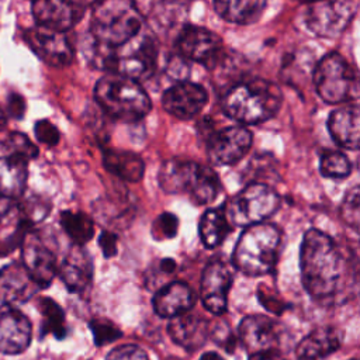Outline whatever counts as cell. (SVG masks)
<instances>
[{
	"label": "cell",
	"instance_id": "obj_46",
	"mask_svg": "<svg viewBox=\"0 0 360 360\" xmlns=\"http://www.w3.org/2000/svg\"><path fill=\"white\" fill-rule=\"evenodd\" d=\"M198 360H224V357L215 352H207Z\"/></svg>",
	"mask_w": 360,
	"mask_h": 360
},
{
	"label": "cell",
	"instance_id": "obj_32",
	"mask_svg": "<svg viewBox=\"0 0 360 360\" xmlns=\"http://www.w3.org/2000/svg\"><path fill=\"white\" fill-rule=\"evenodd\" d=\"M15 205L18 208V224L28 229L34 224L42 221V218H45L49 212V204L37 195L21 198Z\"/></svg>",
	"mask_w": 360,
	"mask_h": 360
},
{
	"label": "cell",
	"instance_id": "obj_7",
	"mask_svg": "<svg viewBox=\"0 0 360 360\" xmlns=\"http://www.w3.org/2000/svg\"><path fill=\"white\" fill-rule=\"evenodd\" d=\"M318 96L329 104H339L357 94V76L350 63L339 53L325 55L314 70Z\"/></svg>",
	"mask_w": 360,
	"mask_h": 360
},
{
	"label": "cell",
	"instance_id": "obj_14",
	"mask_svg": "<svg viewBox=\"0 0 360 360\" xmlns=\"http://www.w3.org/2000/svg\"><path fill=\"white\" fill-rule=\"evenodd\" d=\"M252 146V132L233 125L214 132L208 139V158L217 166L233 165L243 159Z\"/></svg>",
	"mask_w": 360,
	"mask_h": 360
},
{
	"label": "cell",
	"instance_id": "obj_4",
	"mask_svg": "<svg viewBox=\"0 0 360 360\" xmlns=\"http://www.w3.org/2000/svg\"><path fill=\"white\" fill-rule=\"evenodd\" d=\"M280 246L281 233L276 225L260 222L246 226L232 253L233 267L249 277L270 274L277 264Z\"/></svg>",
	"mask_w": 360,
	"mask_h": 360
},
{
	"label": "cell",
	"instance_id": "obj_6",
	"mask_svg": "<svg viewBox=\"0 0 360 360\" xmlns=\"http://www.w3.org/2000/svg\"><path fill=\"white\" fill-rule=\"evenodd\" d=\"M94 97L108 115L127 122L143 118L152 107L148 93L138 80L117 73H108L97 82Z\"/></svg>",
	"mask_w": 360,
	"mask_h": 360
},
{
	"label": "cell",
	"instance_id": "obj_20",
	"mask_svg": "<svg viewBox=\"0 0 360 360\" xmlns=\"http://www.w3.org/2000/svg\"><path fill=\"white\" fill-rule=\"evenodd\" d=\"M41 287L22 263H11L0 270V301L17 305L31 300Z\"/></svg>",
	"mask_w": 360,
	"mask_h": 360
},
{
	"label": "cell",
	"instance_id": "obj_16",
	"mask_svg": "<svg viewBox=\"0 0 360 360\" xmlns=\"http://www.w3.org/2000/svg\"><path fill=\"white\" fill-rule=\"evenodd\" d=\"M208 101L205 89L191 82H177L170 86L162 97L163 108L180 120H191L202 111Z\"/></svg>",
	"mask_w": 360,
	"mask_h": 360
},
{
	"label": "cell",
	"instance_id": "obj_31",
	"mask_svg": "<svg viewBox=\"0 0 360 360\" xmlns=\"http://www.w3.org/2000/svg\"><path fill=\"white\" fill-rule=\"evenodd\" d=\"M38 309L42 316V335L51 333L56 339H63L66 336V322L62 308L52 298L42 297L38 301Z\"/></svg>",
	"mask_w": 360,
	"mask_h": 360
},
{
	"label": "cell",
	"instance_id": "obj_39",
	"mask_svg": "<svg viewBox=\"0 0 360 360\" xmlns=\"http://www.w3.org/2000/svg\"><path fill=\"white\" fill-rule=\"evenodd\" d=\"M34 132H35L37 139L41 143H45L48 146H53V145H56L59 142V131L48 120L37 121V124L34 127Z\"/></svg>",
	"mask_w": 360,
	"mask_h": 360
},
{
	"label": "cell",
	"instance_id": "obj_40",
	"mask_svg": "<svg viewBox=\"0 0 360 360\" xmlns=\"http://www.w3.org/2000/svg\"><path fill=\"white\" fill-rule=\"evenodd\" d=\"M210 338H212L218 346H221L222 349L232 352L233 346H235V338L232 335L231 328L226 323H218L215 326H211L210 330Z\"/></svg>",
	"mask_w": 360,
	"mask_h": 360
},
{
	"label": "cell",
	"instance_id": "obj_2",
	"mask_svg": "<svg viewBox=\"0 0 360 360\" xmlns=\"http://www.w3.org/2000/svg\"><path fill=\"white\" fill-rule=\"evenodd\" d=\"M283 101L280 87L264 79L238 80L222 97V110L239 124H259L273 118Z\"/></svg>",
	"mask_w": 360,
	"mask_h": 360
},
{
	"label": "cell",
	"instance_id": "obj_34",
	"mask_svg": "<svg viewBox=\"0 0 360 360\" xmlns=\"http://www.w3.org/2000/svg\"><path fill=\"white\" fill-rule=\"evenodd\" d=\"M4 149L8 155L31 160L38 156V148L21 132H11L4 141Z\"/></svg>",
	"mask_w": 360,
	"mask_h": 360
},
{
	"label": "cell",
	"instance_id": "obj_28",
	"mask_svg": "<svg viewBox=\"0 0 360 360\" xmlns=\"http://www.w3.org/2000/svg\"><path fill=\"white\" fill-rule=\"evenodd\" d=\"M266 0H212L217 14L233 24H252L257 21L264 8Z\"/></svg>",
	"mask_w": 360,
	"mask_h": 360
},
{
	"label": "cell",
	"instance_id": "obj_30",
	"mask_svg": "<svg viewBox=\"0 0 360 360\" xmlns=\"http://www.w3.org/2000/svg\"><path fill=\"white\" fill-rule=\"evenodd\" d=\"M60 225L75 245H84L94 235L93 219L80 211H63Z\"/></svg>",
	"mask_w": 360,
	"mask_h": 360
},
{
	"label": "cell",
	"instance_id": "obj_44",
	"mask_svg": "<svg viewBox=\"0 0 360 360\" xmlns=\"http://www.w3.org/2000/svg\"><path fill=\"white\" fill-rule=\"evenodd\" d=\"M14 205H15V200L0 195V224L8 215V212L14 208Z\"/></svg>",
	"mask_w": 360,
	"mask_h": 360
},
{
	"label": "cell",
	"instance_id": "obj_1",
	"mask_svg": "<svg viewBox=\"0 0 360 360\" xmlns=\"http://www.w3.org/2000/svg\"><path fill=\"white\" fill-rule=\"evenodd\" d=\"M301 280L316 301H336L349 278L347 262L335 240L319 229L305 232L300 249Z\"/></svg>",
	"mask_w": 360,
	"mask_h": 360
},
{
	"label": "cell",
	"instance_id": "obj_27",
	"mask_svg": "<svg viewBox=\"0 0 360 360\" xmlns=\"http://www.w3.org/2000/svg\"><path fill=\"white\" fill-rule=\"evenodd\" d=\"M104 167L125 181H139L143 176L145 165L139 155L129 150L107 149L103 153Z\"/></svg>",
	"mask_w": 360,
	"mask_h": 360
},
{
	"label": "cell",
	"instance_id": "obj_38",
	"mask_svg": "<svg viewBox=\"0 0 360 360\" xmlns=\"http://www.w3.org/2000/svg\"><path fill=\"white\" fill-rule=\"evenodd\" d=\"M105 360H149L146 352L136 345H121L114 347Z\"/></svg>",
	"mask_w": 360,
	"mask_h": 360
},
{
	"label": "cell",
	"instance_id": "obj_25",
	"mask_svg": "<svg viewBox=\"0 0 360 360\" xmlns=\"http://www.w3.org/2000/svg\"><path fill=\"white\" fill-rule=\"evenodd\" d=\"M340 346V333L332 326L314 329L297 345V360H325Z\"/></svg>",
	"mask_w": 360,
	"mask_h": 360
},
{
	"label": "cell",
	"instance_id": "obj_26",
	"mask_svg": "<svg viewBox=\"0 0 360 360\" xmlns=\"http://www.w3.org/2000/svg\"><path fill=\"white\" fill-rule=\"evenodd\" d=\"M28 177V160L7 155L0 158V195L20 198L24 194Z\"/></svg>",
	"mask_w": 360,
	"mask_h": 360
},
{
	"label": "cell",
	"instance_id": "obj_18",
	"mask_svg": "<svg viewBox=\"0 0 360 360\" xmlns=\"http://www.w3.org/2000/svg\"><path fill=\"white\" fill-rule=\"evenodd\" d=\"M232 284V273L219 260L210 262L201 277V301L207 311L222 315L228 305V292Z\"/></svg>",
	"mask_w": 360,
	"mask_h": 360
},
{
	"label": "cell",
	"instance_id": "obj_17",
	"mask_svg": "<svg viewBox=\"0 0 360 360\" xmlns=\"http://www.w3.org/2000/svg\"><path fill=\"white\" fill-rule=\"evenodd\" d=\"M238 338L250 354L277 349L281 339V326L270 316L249 315L240 321Z\"/></svg>",
	"mask_w": 360,
	"mask_h": 360
},
{
	"label": "cell",
	"instance_id": "obj_11",
	"mask_svg": "<svg viewBox=\"0 0 360 360\" xmlns=\"http://www.w3.org/2000/svg\"><path fill=\"white\" fill-rule=\"evenodd\" d=\"M176 46L184 59L214 69L225 59L222 39L208 28L200 25H184L176 39Z\"/></svg>",
	"mask_w": 360,
	"mask_h": 360
},
{
	"label": "cell",
	"instance_id": "obj_21",
	"mask_svg": "<svg viewBox=\"0 0 360 360\" xmlns=\"http://www.w3.org/2000/svg\"><path fill=\"white\" fill-rule=\"evenodd\" d=\"M58 273L70 292H83L93 278V262L82 245H73L63 257Z\"/></svg>",
	"mask_w": 360,
	"mask_h": 360
},
{
	"label": "cell",
	"instance_id": "obj_24",
	"mask_svg": "<svg viewBox=\"0 0 360 360\" xmlns=\"http://www.w3.org/2000/svg\"><path fill=\"white\" fill-rule=\"evenodd\" d=\"M332 139L345 149L357 150L360 138V111L356 104L343 105L332 111L328 120Z\"/></svg>",
	"mask_w": 360,
	"mask_h": 360
},
{
	"label": "cell",
	"instance_id": "obj_48",
	"mask_svg": "<svg viewBox=\"0 0 360 360\" xmlns=\"http://www.w3.org/2000/svg\"><path fill=\"white\" fill-rule=\"evenodd\" d=\"M352 360H357V359H352Z\"/></svg>",
	"mask_w": 360,
	"mask_h": 360
},
{
	"label": "cell",
	"instance_id": "obj_9",
	"mask_svg": "<svg viewBox=\"0 0 360 360\" xmlns=\"http://www.w3.org/2000/svg\"><path fill=\"white\" fill-rule=\"evenodd\" d=\"M280 207V195L264 183H249L231 201L226 211L231 224L250 226L270 218Z\"/></svg>",
	"mask_w": 360,
	"mask_h": 360
},
{
	"label": "cell",
	"instance_id": "obj_36",
	"mask_svg": "<svg viewBox=\"0 0 360 360\" xmlns=\"http://www.w3.org/2000/svg\"><path fill=\"white\" fill-rule=\"evenodd\" d=\"M89 326L93 332L94 342L98 346L115 342L117 339H120L122 336L121 330L114 323H111L110 321H105V319H94L89 323Z\"/></svg>",
	"mask_w": 360,
	"mask_h": 360
},
{
	"label": "cell",
	"instance_id": "obj_5",
	"mask_svg": "<svg viewBox=\"0 0 360 360\" xmlns=\"http://www.w3.org/2000/svg\"><path fill=\"white\" fill-rule=\"evenodd\" d=\"M163 191L169 194H186L197 205L212 202L221 191V181L210 167L193 160H166L158 174Z\"/></svg>",
	"mask_w": 360,
	"mask_h": 360
},
{
	"label": "cell",
	"instance_id": "obj_47",
	"mask_svg": "<svg viewBox=\"0 0 360 360\" xmlns=\"http://www.w3.org/2000/svg\"><path fill=\"white\" fill-rule=\"evenodd\" d=\"M4 122H6V115H4L3 110L0 108V128L4 125Z\"/></svg>",
	"mask_w": 360,
	"mask_h": 360
},
{
	"label": "cell",
	"instance_id": "obj_19",
	"mask_svg": "<svg viewBox=\"0 0 360 360\" xmlns=\"http://www.w3.org/2000/svg\"><path fill=\"white\" fill-rule=\"evenodd\" d=\"M32 326L30 319L15 308L3 304L0 307V352L4 354H20L31 343Z\"/></svg>",
	"mask_w": 360,
	"mask_h": 360
},
{
	"label": "cell",
	"instance_id": "obj_43",
	"mask_svg": "<svg viewBox=\"0 0 360 360\" xmlns=\"http://www.w3.org/2000/svg\"><path fill=\"white\" fill-rule=\"evenodd\" d=\"M249 360H288V359H285L277 349H271V350L252 353Z\"/></svg>",
	"mask_w": 360,
	"mask_h": 360
},
{
	"label": "cell",
	"instance_id": "obj_37",
	"mask_svg": "<svg viewBox=\"0 0 360 360\" xmlns=\"http://www.w3.org/2000/svg\"><path fill=\"white\" fill-rule=\"evenodd\" d=\"M179 228V219L170 212L160 214L152 225V236L156 240H166L176 236Z\"/></svg>",
	"mask_w": 360,
	"mask_h": 360
},
{
	"label": "cell",
	"instance_id": "obj_12",
	"mask_svg": "<svg viewBox=\"0 0 360 360\" xmlns=\"http://www.w3.org/2000/svg\"><path fill=\"white\" fill-rule=\"evenodd\" d=\"M22 264L41 288H46L58 274L56 253L51 243L39 233L30 232L22 238Z\"/></svg>",
	"mask_w": 360,
	"mask_h": 360
},
{
	"label": "cell",
	"instance_id": "obj_42",
	"mask_svg": "<svg viewBox=\"0 0 360 360\" xmlns=\"http://www.w3.org/2000/svg\"><path fill=\"white\" fill-rule=\"evenodd\" d=\"M7 111L11 117L21 118L24 115V111H25L24 98L17 93L8 94V97H7Z\"/></svg>",
	"mask_w": 360,
	"mask_h": 360
},
{
	"label": "cell",
	"instance_id": "obj_22",
	"mask_svg": "<svg viewBox=\"0 0 360 360\" xmlns=\"http://www.w3.org/2000/svg\"><path fill=\"white\" fill-rule=\"evenodd\" d=\"M210 330L211 325L207 319L187 312L172 318L167 325V332L173 342L188 352H195L202 347L210 338Z\"/></svg>",
	"mask_w": 360,
	"mask_h": 360
},
{
	"label": "cell",
	"instance_id": "obj_45",
	"mask_svg": "<svg viewBox=\"0 0 360 360\" xmlns=\"http://www.w3.org/2000/svg\"><path fill=\"white\" fill-rule=\"evenodd\" d=\"M159 269H160L165 274H172V273L174 271V269H176V262H174L173 259H169V257L162 259V260L159 262Z\"/></svg>",
	"mask_w": 360,
	"mask_h": 360
},
{
	"label": "cell",
	"instance_id": "obj_33",
	"mask_svg": "<svg viewBox=\"0 0 360 360\" xmlns=\"http://www.w3.org/2000/svg\"><path fill=\"white\" fill-rule=\"evenodd\" d=\"M319 170L325 177L345 179L350 174L352 165L345 153L338 150H328L321 158Z\"/></svg>",
	"mask_w": 360,
	"mask_h": 360
},
{
	"label": "cell",
	"instance_id": "obj_3",
	"mask_svg": "<svg viewBox=\"0 0 360 360\" xmlns=\"http://www.w3.org/2000/svg\"><path fill=\"white\" fill-rule=\"evenodd\" d=\"M143 30V17L134 0H96L90 11V37L117 48Z\"/></svg>",
	"mask_w": 360,
	"mask_h": 360
},
{
	"label": "cell",
	"instance_id": "obj_15",
	"mask_svg": "<svg viewBox=\"0 0 360 360\" xmlns=\"http://www.w3.org/2000/svg\"><path fill=\"white\" fill-rule=\"evenodd\" d=\"M84 0H34L32 15L38 25L68 31L75 27L84 15Z\"/></svg>",
	"mask_w": 360,
	"mask_h": 360
},
{
	"label": "cell",
	"instance_id": "obj_8",
	"mask_svg": "<svg viewBox=\"0 0 360 360\" xmlns=\"http://www.w3.org/2000/svg\"><path fill=\"white\" fill-rule=\"evenodd\" d=\"M158 66V45L143 30L128 42L112 48L108 73H117L134 80L148 79Z\"/></svg>",
	"mask_w": 360,
	"mask_h": 360
},
{
	"label": "cell",
	"instance_id": "obj_41",
	"mask_svg": "<svg viewBox=\"0 0 360 360\" xmlns=\"http://www.w3.org/2000/svg\"><path fill=\"white\" fill-rule=\"evenodd\" d=\"M98 246L103 250V255L105 257H112L117 253V248H118V238L115 233L110 232V231H103L100 238H98Z\"/></svg>",
	"mask_w": 360,
	"mask_h": 360
},
{
	"label": "cell",
	"instance_id": "obj_23",
	"mask_svg": "<svg viewBox=\"0 0 360 360\" xmlns=\"http://www.w3.org/2000/svg\"><path fill=\"white\" fill-rule=\"evenodd\" d=\"M152 304L159 316L172 319L188 312L195 304V295L188 284L173 281L156 291Z\"/></svg>",
	"mask_w": 360,
	"mask_h": 360
},
{
	"label": "cell",
	"instance_id": "obj_35",
	"mask_svg": "<svg viewBox=\"0 0 360 360\" xmlns=\"http://www.w3.org/2000/svg\"><path fill=\"white\" fill-rule=\"evenodd\" d=\"M360 193L359 186H353L345 195L342 205H340V215L345 219V222L352 226L353 229H359V221H360Z\"/></svg>",
	"mask_w": 360,
	"mask_h": 360
},
{
	"label": "cell",
	"instance_id": "obj_29",
	"mask_svg": "<svg viewBox=\"0 0 360 360\" xmlns=\"http://www.w3.org/2000/svg\"><path fill=\"white\" fill-rule=\"evenodd\" d=\"M231 231L232 224L226 214L225 205L207 210L198 224L200 239L207 249H214L219 246L231 233Z\"/></svg>",
	"mask_w": 360,
	"mask_h": 360
},
{
	"label": "cell",
	"instance_id": "obj_10",
	"mask_svg": "<svg viewBox=\"0 0 360 360\" xmlns=\"http://www.w3.org/2000/svg\"><path fill=\"white\" fill-rule=\"evenodd\" d=\"M357 0H314L304 14L307 30L318 37L340 35L357 11Z\"/></svg>",
	"mask_w": 360,
	"mask_h": 360
},
{
	"label": "cell",
	"instance_id": "obj_13",
	"mask_svg": "<svg viewBox=\"0 0 360 360\" xmlns=\"http://www.w3.org/2000/svg\"><path fill=\"white\" fill-rule=\"evenodd\" d=\"M24 39L45 63L53 68L68 66L73 60V46L62 31L37 25L25 31Z\"/></svg>",
	"mask_w": 360,
	"mask_h": 360
}]
</instances>
